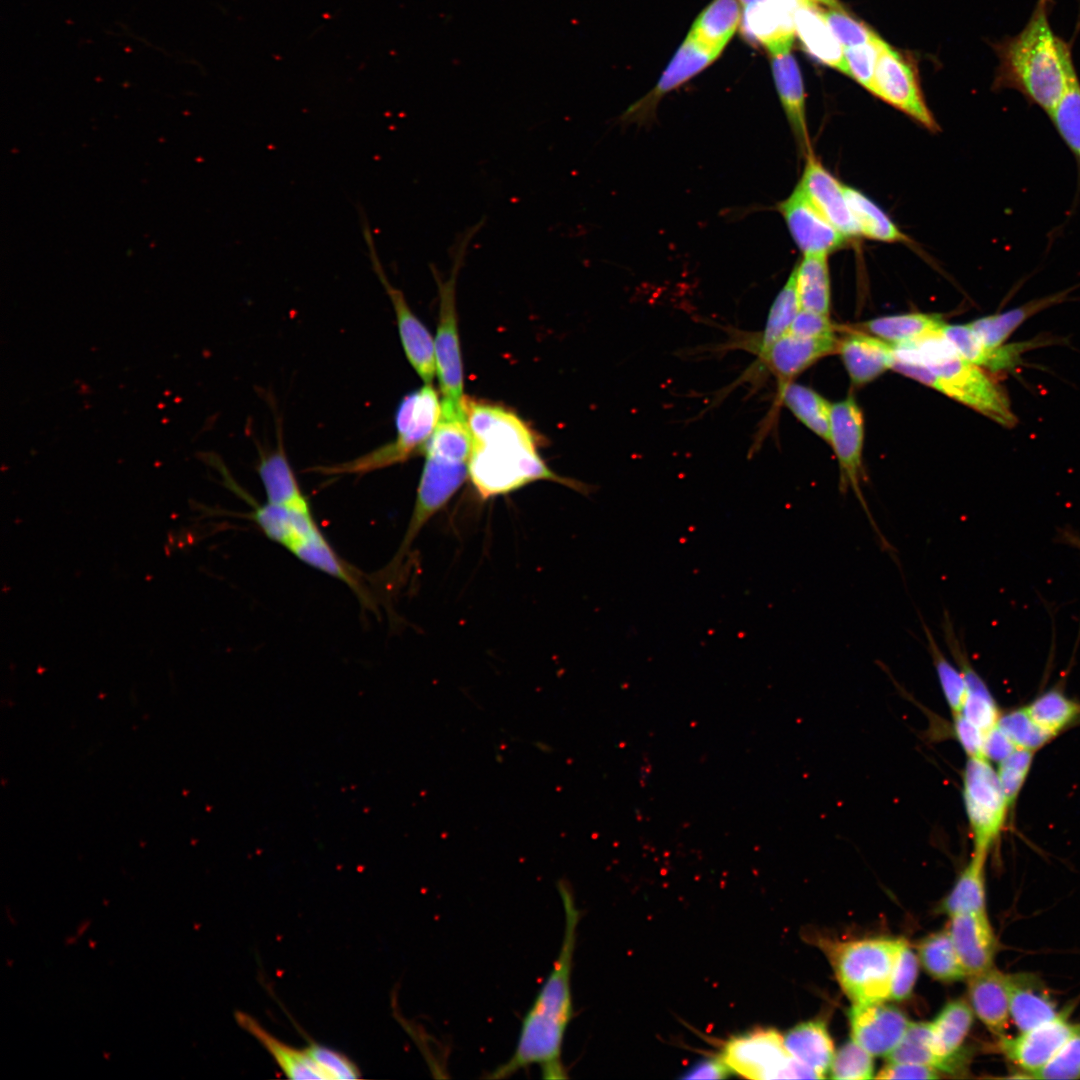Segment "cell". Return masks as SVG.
Instances as JSON below:
<instances>
[{
	"label": "cell",
	"mask_w": 1080,
	"mask_h": 1080,
	"mask_svg": "<svg viewBox=\"0 0 1080 1080\" xmlns=\"http://www.w3.org/2000/svg\"><path fill=\"white\" fill-rule=\"evenodd\" d=\"M968 1001L976 1017L998 1039L1009 1026V976L994 966L969 976Z\"/></svg>",
	"instance_id": "obj_23"
},
{
	"label": "cell",
	"mask_w": 1080,
	"mask_h": 1080,
	"mask_svg": "<svg viewBox=\"0 0 1080 1080\" xmlns=\"http://www.w3.org/2000/svg\"><path fill=\"white\" fill-rule=\"evenodd\" d=\"M885 41L881 38L874 42L844 48L845 73L871 91L877 60Z\"/></svg>",
	"instance_id": "obj_47"
},
{
	"label": "cell",
	"mask_w": 1080,
	"mask_h": 1080,
	"mask_svg": "<svg viewBox=\"0 0 1080 1080\" xmlns=\"http://www.w3.org/2000/svg\"><path fill=\"white\" fill-rule=\"evenodd\" d=\"M834 332L835 327L829 315L800 309L787 333L802 337H815Z\"/></svg>",
	"instance_id": "obj_53"
},
{
	"label": "cell",
	"mask_w": 1080,
	"mask_h": 1080,
	"mask_svg": "<svg viewBox=\"0 0 1080 1080\" xmlns=\"http://www.w3.org/2000/svg\"><path fill=\"white\" fill-rule=\"evenodd\" d=\"M485 218L469 227L455 242L452 248V266L445 279L434 265V275L439 293V320L434 339L436 374L439 378L442 394V410L464 413L463 365L458 333L456 309V285L459 271L464 264L468 246L475 234L483 226Z\"/></svg>",
	"instance_id": "obj_7"
},
{
	"label": "cell",
	"mask_w": 1080,
	"mask_h": 1080,
	"mask_svg": "<svg viewBox=\"0 0 1080 1080\" xmlns=\"http://www.w3.org/2000/svg\"><path fill=\"white\" fill-rule=\"evenodd\" d=\"M997 726L1016 748L1034 752L1054 737L1032 719L1026 707L1001 715Z\"/></svg>",
	"instance_id": "obj_45"
},
{
	"label": "cell",
	"mask_w": 1080,
	"mask_h": 1080,
	"mask_svg": "<svg viewBox=\"0 0 1080 1080\" xmlns=\"http://www.w3.org/2000/svg\"><path fill=\"white\" fill-rule=\"evenodd\" d=\"M906 941L866 938L825 944L840 987L852 1004L890 999L893 971Z\"/></svg>",
	"instance_id": "obj_6"
},
{
	"label": "cell",
	"mask_w": 1080,
	"mask_h": 1080,
	"mask_svg": "<svg viewBox=\"0 0 1080 1080\" xmlns=\"http://www.w3.org/2000/svg\"><path fill=\"white\" fill-rule=\"evenodd\" d=\"M822 13L833 34L844 48L880 39L870 28L846 14L843 9L829 8Z\"/></svg>",
	"instance_id": "obj_50"
},
{
	"label": "cell",
	"mask_w": 1080,
	"mask_h": 1080,
	"mask_svg": "<svg viewBox=\"0 0 1080 1080\" xmlns=\"http://www.w3.org/2000/svg\"><path fill=\"white\" fill-rule=\"evenodd\" d=\"M720 54L721 52L707 47L687 34L657 84L623 113L622 120L638 123L647 121L665 95L707 68Z\"/></svg>",
	"instance_id": "obj_15"
},
{
	"label": "cell",
	"mask_w": 1080,
	"mask_h": 1080,
	"mask_svg": "<svg viewBox=\"0 0 1080 1080\" xmlns=\"http://www.w3.org/2000/svg\"><path fill=\"white\" fill-rule=\"evenodd\" d=\"M257 471L265 489L267 503L301 512H312L281 444L270 454L261 457Z\"/></svg>",
	"instance_id": "obj_29"
},
{
	"label": "cell",
	"mask_w": 1080,
	"mask_h": 1080,
	"mask_svg": "<svg viewBox=\"0 0 1080 1080\" xmlns=\"http://www.w3.org/2000/svg\"><path fill=\"white\" fill-rule=\"evenodd\" d=\"M795 33L806 52L823 65L845 73L844 47L837 40L822 10L801 0L794 14Z\"/></svg>",
	"instance_id": "obj_25"
},
{
	"label": "cell",
	"mask_w": 1080,
	"mask_h": 1080,
	"mask_svg": "<svg viewBox=\"0 0 1080 1080\" xmlns=\"http://www.w3.org/2000/svg\"><path fill=\"white\" fill-rule=\"evenodd\" d=\"M305 1050L328 1080L357 1079L360 1077V1071L356 1064L336 1050L315 1042H310Z\"/></svg>",
	"instance_id": "obj_51"
},
{
	"label": "cell",
	"mask_w": 1080,
	"mask_h": 1080,
	"mask_svg": "<svg viewBox=\"0 0 1080 1080\" xmlns=\"http://www.w3.org/2000/svg\"><path fill=\"white\" fill-rule=\"evenodd\" d=\"M1015 749H1017L1016 746L998 726L991 730L986 736L984 754L989 760L999 763Z\"/></svg>",
	"instance_id": "obj_56"
},
{
	"label": "cell",
	"mask_w": 1080,
	"mask_h": 1080,
	"mask_svg": "<svg viewBox=\"0 0 1080 1080\" xmlns=\"http://www.w3.org/2000/svg\"><path fill=\"white\" fill-rule=\"evenodd\" d=\"M805 1L811 2V3H814V4L825 5L828 8H832V9H842L841 4L839 3L838 0H805Z\"/></svg>",
	"instance_id": "obj_58"
},
{
	"label": "cell",
	"mask_w": 1080,
	"mask_h": 1080,
	"mask_svg": "<svg viewBox=\"0 0 1080 1080\" xmlns=\"http://www.w3.org/2000/svg\"><path fill=\"white\" fill-rule=\"evenodd\" d=\"M464 408L472 436L468 478L482 499L543 480L585 494L590 491V487L558 475L545 464L533 431L511 410L466 397Z\"/></svg>",
	"instance_id": "obj_2"
},
{
	"label": "cell",
	"mask_w": 1080,
	"mask_h": 1080,
	"mask_svg": "<svg viewBox=\"0 0 1080 1080\" xmlns=\"http://www.w3.org/2000/svg\"><path fill=\"white\" fill-rule=\"evenodd\" d=\"M794 269L800 308L829 315L831 285L828 255H804Z\"/></svg>",
	"instance_id": "obj_37"
},
{
	"label": "cell",
	"mask_w": 1080,
	"mask_h": 1080,
	"mask_svg": "<svg viewBox=\"0 0 1080 1080\" xmlns=\"http://www.w3.org/2000/svg\"><path fill=\"white\" fill-rule=\"evenodd\" d=\"M839 339L835 332L815 337L786 333L759 358L784 384L821 358L837 352Z\"/></svg>",
	"instance_id": "obj_20"
},
{
	"label": "cell",
	"mask_w": 1080,
	"mask_h": 1080,
	"mask_svg": "<svg viewBox=\"0 0 1080 1080\" xmlns=\"http://www.w3.org/2000/svg\"><path fill=\"white\" fill-rule=\"evenodd\" d=\"M893 346L892 370L968 406L1002 426L1010 428L1016 424V417L1003 388L984 369L962 357L942 330Z\"/></svg>",
	"instance_id": "obj_4"
},
{
	"label": "cell",
	"mask_w": 1080,
	"mask_h": 1080,
	"mask_svg": "<svg viewBox=\"0 0 1080 1080\" xmlns=\"http://www.w3.org/2000/svg\"><path fill=\"white\" fill-rule=\"evenodd\" d=\"M778 210L804 255H828L841 248L848 239L815 207L798 185L778 204Z\"/></svg>",
	"instance_id": "obj_16"
},
{
	"label": "cell",
	"mask_w": 1080,
	"mask_h": 1080,
	"mask_svg": "<svg viewBox=\"0 0 1080 1080\" xmlns=\"http://www.w3.org/2000/svg\"><path fill=\"white\" fill-rule=\"evenodd\" d=\"M739 0H712L693 22L689 35L707 47L722 52L741 24Z\"/></svg>",
	"instance_id": "obj_32"
},
{
	"label": "cell",
	"mask_w": 1080,
	"mask_h": 1080,
	"mask_svg": "<svg viewBox=\"0 0 1080 1080\" xmlns=\"http://www.w3.org/2000/svg\"><path fill=\"white\" fill-rule=\"evenodd\" d=\"M1080 1033V1023H1072L1068 1012L1061 1011L1050 1021L1015 1037L999 1039L1000 1051L1007 1059L1032 1078L1073 1036Z\"/></svg>",
	"instance_id": "obj_14"
},
{
	"label": "cell",
	"mask_w": 1080,
	"mask_h": 1080,
	"mask_svg": "<svg viewBox=\"0 0 1080 1080\" xmlns=\"http://www.w3.org/2000/svg\"><path fill=\"white\" fill-rule=\"evenodd\" d=\"M844 191L860 235L889 243L905 241V235L871 199L852 187L844 186Z\"/></svg>",
	"instance_id": "obj_39"
},
{
	"label": "cell",
	"mask_w": 1080,
	"mask_h": 1080,
	"mask_svg": "<svg viewBox=\"0 0 1080 1080\" xmlns=\"http://www.w3.org/2000/svg\"><path fill=\"white\" fill-rule=\"evenodd\" d=\"M235 1019L237 1024L271 1055L286 1077L294 1080L326 1079L305 1049H297L282 1042L247 1013L238 1011L235 1013Z\"/></svg>",
	"instance_id": "obj_27"
},
{
	"label": "cell",
	"mask_w": 1080,
	"mask_h": 1080,
	"mask_svg": "<svg viewBox=\"0 0 1080 1080\" xmlns=\"http://www.w3.org/2000/svg\"><path fill=\"white\" fill-rule=\"evenodd\" d=\"M766 1H769V0H739L742 8L748 7V6H751V5H755V4H759V3H763V2H766Z\"/></svg>",
	"instance_id": "obj_60"
},
{
	"label": "cell",
	"mask_w": 1080,
	"mask_h": 1080,
	"mask_svg": "<svg viewBox=\"0 0 1080 1080\" xmlns=\"http://www.w3.org/2000/svg\"><path fill=\"white\" fill-rule=\"evenodd\" d=\"M948 931L968 977L994 966L998 941L987 911L950 916Z\"/></svg>",
	"instance_id": "obj_19"
},
{
	"label": "cell",
	"mask_w": 1080,
	"mask_h": 1080,
	"mask_svg": "<svg viewBox=\"0 0 1080 1080\" xmlns=\"http://www.w3.org/2000/svg\"><path fill=\"white\" fill-rule=\"evenodd\" d=\"M730 1070L720 1058L704 1059L690 1068L684 1079H722Z\"/></svg>",
	"instance_id": "obj_57"
},
{
	"label": "cell",
	"mask_w": 1080,
	"mask_h": 1080,
	"mask_svg": "<svg viewBox=\"0 0 1080 1080\" xmlns=\"http://www.w3.org/2000/svg\"><path fill=\"white\" fill-rule=\"evenodd\" d=\"M1079 158H1080V156H1079Z\"/></svg>",
	"instance_id": "obj_61"
},
{
	"label": "cell",
	"mask_w": 1080,
	"mask_h": 1080,
	"mask_svg": "<svg viewBox=\"0 0 1080 1080\" xmlns=\"http://www.w3.org/2000/svg\"><path fill=\"white\" fill-rule=\"evenodd\" d=\"M791 49L781 48L768 54L781 105L799 150L806 156L812 148L806 122L805 94L801 73Z\"/></svg>",
	"instance_id": "obj_22"
},
{
	"label": "cell",
	"mask_w": 1080,
	"mask_h": 1080,
	"mask_svg": "<svg viewBox=\"0 0 1080 1080\" xmlns=\"http://www.w3.org/2000/svg\"><path fill=\"white\" fill-rule=\"evenodd\" d=\"M945 324L938 315L918 312L871 319L859 324L857 330L898 345L939 332Z\"/></svg>",
	"instance_id": "obj_33"
},
{
	"label": "cell",
	"mask_w": 1080,
	"mask_h": 1080,
	"mask_svg": "<svg viewBox=\"0 0 1080 1080\" xmlns=\"http://www.w3.org/2000/svg\"><path fill=\"white\" fill-rule=\"evenodd\" d=\"M837 352L856 386L872 382L891 369L894 361L891 343L857 329L839 339Z\"/></svg>",
	"instance_id": "obj_24"
},
{
	"label": "cell",
	"mask_w": 1080,
	"mask_h": 1080,
	"mask_svg": "<svg viewBox=\"0 0 1080 1080\" xmlns=\"http://www.w3.org/2000/svg\"><path fill=\"white\" fill-rule=\"evenodd\" d=\"M885 1057L888 1062L913 1063L950 1072L936 1052L931 1023H909L900 1042Z\"/></svg>",
	"instance_id": "obj_41"
},
{
	"label": "cell",
	"mask_w": 1080,
	"mask_h": 1080,
	"mask_svg": "<svg viewBox=\"0 0 1080 1080\" xmlns=\"http://www.w3.org/2000/svg\"><path fill=\"white\" fill-rule=\"evenodd\" d=\"M797 292L796 272H791L785 285L777 294L769 310L767 321L760 337L752 345L753 351L760 357L778 339L784 336L800 311Z\"/></svg>",
	"instance_id": "obj_40"
},
{
	"label": "cell",
	"mask_w": 1080,
	"mask_h": 1080,
	"mask_svg": "<svg viewBox=\"0 0 1080 1080\" xmlns=\"http://www.w3.org/2000/svg\"><path fill=\"white\" fill-rule=\"evenodd\" d=\"M936 1069L913 1063L888 1062L878 1072L879 1079H935Z\"/></svg>",
	"instance_id": "obj_55"
},
{
	"label": "cell",
	"mask_w": 1080,
	"mask_h": 1080,
	"mask_svg": "<svg viewBox=\"0 0 1080 1080\" xmlns=\"http://www.w3.org/2000/svg\"><path fill=\"white\" fill-rule=\"evenodd\" d=\"M986 854L973 852L953 888L940 905L949 916L986 911Z\"/></svg>",
	"instance_id": "obj_35"
},
{
	"label": "cell",
	"mask_w": 1080,
	"mask_h": 1080,
	"mask_svg": "<svg viewBox=\"0 0 1080 1080\" xmlns=\"http://www.w3.org/2000/svg\"><path fill=\"white\" fill-rule=\"evenodd\" d=\"M864 418L862 411L851 396L833 403L830 420L831 445L839 465V490L843 493L851 490L857 497L882 548L890 550L891 545L878 528L876 521L862 493L865 480L863 468Z\"/></svg>",
	"instance_id": "obj_11"
},
{
	"label": "cell",
	"mask_w": 1080,
	"mask_h": 1080,
	"mask_svg": "<svg viewBox=\"0 0 1080 1080\" xmlns=\"http://www.w3.org/2000/svg\"><path fill=\"white\" fill-rule=\"evenodd\" d=\"M1010 1017L1020 1032L1033 1029L1055 1018V1002L1027 974H1008Z\"/></svg>",
	"instance_id": "obj_28"
},
{
	"label": "cell",
	"mask_w": 1080,
	"mask_h": 1080,
	"mask_svg": "<svg viewBox=\"0 0 1080 1080\" xmlns=\"http://www.w3.org/2000/svg\"><path fill=\"white\" fill-rule=\"evenodd\" d=\"M873 1056L853 1039L835 1053L829 1068L830 1077L838 1080H867L873 1077Z\"/></svg>",
	"instance_id": "obj_46"
},
{
	"label": "cell",
	"mask_w": 1080,
	"mask_h": 1080,
	"mask_svg": "<svg viewBox=\"0 0 1080 1080\" xmlns=\"http://www.w3.org/2000/svg\"><path fill=\"white\" fill-rule=\"evenodd\" d=\"M927 648L933 661V665L943 691L945 700L952 712V716H958L967 696V685L961 670L953 665L943 654L930 628L922 621Z\"/></svg>",
	"instance_id": "obj_43"
},
{
	"label": "cell",
	"mask_w": 1080,
	"mask_h": 1080,
	"mask_svg": "<svg viewBox=\"0 0 1080 1080\" xmlns=\"http://www.w3.org/2000/svg\"><path fill=\"white\" fill-rule=\"evenodd\" d=\"M954 733L968 757H985L986 734L969 722L962 714L953 717Z\"/></svg>",
	"instance_id": "obj_54"
},
{
	"label": "cell",
	"mask_w": 1080,
	"mask_h": 1080,
	"mask_svg": "<svg viewBox=\"0 0 1080 1080\" xmlns=\"http://www.w3.org/2000/svg\"><path fill=\"white\" fill-rule=\"evenodd\" d=\"M1026 709L1032 719L1054 737L1080 716V703L1056 689L1041 694Z\"/></svg>",
	"instance_id": "obj_42"
},
{
	"label": "cell",
	"mask_w": 1080,
	"mask_h": 1080,
	"mask_svg": "<svg viewBox=\"0 0 1080 1080\" xmlns=\"http://www.w3.org/2000/svg\"><path fill=\"white\" fill-rule=\"evenodd\" d=\"M852 1039L872 1056H886L900 1042L909 1021L885 1002L853 1004L848 1013Z\"/></svg>",
	"instance_id": "obj_17"
},
{
	"label": "cell",
	"mask_w": 1080,
	"mask_h": 1080,
	"mask_svg": "<svg viewBox=\"0 0 1080 1080\" xmlns=\"http://www.w3.org/2000/svg\"><path fill=\"white\" fill-rule=\"evenodd\" d=\"M564 911V930L552 969L524 1015L512 1055L487 1074L508 1078L538 1066L544 1079H566L562 1060L565 1033L574 1015L571 978L580 911L569 883L557 882Z\"/></svg>",
	"instance_id": "obj_1"
},
{
	"label": "cell",
	"mask_w": 1080,
	"mask_h": 1080,
	"mask_svg": "<svg viewBox=\"0 0 1080 1080\" xmlns=\"http://www.w3.org/2000/svg\"><path fill=\"white\" fill-rule=\"evenodd\" d=\"M1057 132L1069 147L1080 156V80H1073L1048 114Z\"/></svg>",
	"instance_id": "obj_44"
},
{
	"label": "cell",
	"mask_w": 1080,
	"mask_h": 1080,
	"mask_svg": "<svg viewBox=\"0 0 1080 1080\" xmlns=\"http://www.w3.org/2000/svg\"><path fill=\"white\" fill-rule=\"evenodd\" d=\"M798 186L845 237L860 235L845 196L844 185L822 165L813 150L806 155Z\"/></svg>",
	"instance_id": "obj_18"
},
{
	"label": "cell",
	"mask_w": 1080,
	"mask_h": 1080,
	"mask_svg": "<svg viewBox=\"0 0 1080 1080\" xmlns=\"http://www.w3.org/2000/svg\"><path fill=\"white\" fill-rule=\"evenodd\" d=\"M1034 751L1015 749L999 762L998 779L1009 806H1012L1026 780L1033 762Z\"/></svg>",
	"instance_id": "obj_48"
},
{
	"label": "cell",
	"mask_w": 1080,
	"mask_h": 1080,
	"mask_svg": "<svg viewBox=\"0 0 1080 1080\" xmlns=\"http://www.w3.org/2000/svg\"><path fill=\"white\" fill-rule=\"evenodd\" d=\"M801 0H769L742 8L741 29L767 52L792 47L794 14Z\"/></svg>",
	"instance_id": "obj_21"
},
{
	"label": "cell",
	"mask_w": 1080,
	"mask_h": 1080,
	"mask_svg": "<svg viewBox=\"0 0 1080 1080\" xmlns=\"http://www.w3.org/2000/svg\"><path fill=\"white\" fill-rule=\"evenodd\" d=\"M1032 1078L1080 1079V1033L1068 1040Z\"/></svg>",
	"instance_id": "obj_49"
},
{
	"label": "cell",
	"mask_w": 1080,
	"mask_h": 1080,
	"mask_svg": "<svg viewBox=\"0 0 1080 1080\" xmlns=\"http://www.w3.org/2000/svg\"><path fill=\"white\" fill-rule=\"evenodd\" d=\"M1065 537L1069 544H1072L1080 552V537L1072 533H1065Z\"/></svg>",
	"instance_id": "obj_59"
},
{
	"label": "cell",
	"mask_w": 1080,
	"mask_h": 1080,
	"mask_svg": "<svg viewBox=\"0 0 1080 1080\" xmlns=\"http://www.w3.org/2000/svg\"><path fill=\"white\" fill-rule=\"evenodd\" d=\"M917 952L922 967L936 980L954 982L967 976L948 929L932 933L922 939L917 946Z\"/></svg>",
	"instance_id": "obj_38"
},
{
	"label": "cell",
	"mask_w": 1080,
	"mask_h": 1080,
	"mask_svg": "<svg viewBox=\"0 0 1080 1080\" xmlns=\"http://www.w3.org/2000/svg\"><path fill=\"white\" fill-rule=\"evenodd\" d=\"M942 333L966 360L992 372L1014 368L1020 354L1033 343H1017L991 347L986 345L967 324H945Z\"/></svg>",
	"instance_id": "obj_26"
},
{
	"label": "cell",
	"mask_w": 1080,
	"mask_h": 1080,
	"mask_svg": "<svg viewBox=\"0 0 1080 1080\" xmlns=\"http://www.w3.org/2000/svg\"><path fill=\"white\" fill-rule=\"evenodd\" d=\"M364 240L369 251V258L379 281L383 285L393 305L401 343L408 361L418 376L426 383L436 374L434 339L424 324L413 313L403 292L394 287L387 278L378 257L373 235L365 215L362 221Z\"/></svg>",
	"instance_id": "obj_12"
},
{
	"label": "cell",
	"mask_w": 1080,
	"mask_h": 1080,
	"mask_svg": "<svg viewBox=\"0 0 1080 1080\" xmlns=\"http://www.w3.org/2000/svg\"><path fill=\"white\" fill-rule=\"evenodd\" d=\"M870 92L925 128L931 131L938 129L924 101L913 64L886 42L877 60Z\"/></svg>",
	"instance_id": "obj_13"
},
{
	"label": "cell",
	"mask_w": 1080,
	"mask_h": 1080,
	"mask_svg": "<svg viewBox=\"0 0 1080 1080\" xmlns=\"http://www.w3.org/2000/svg\"><path fill=\"white\" fill-rule=\"evenodd\" d=\"M1053 6L1054 0H1036L1023 29L993 44L999 60L993 88L1016 90L1047 114L1078 78L1073 41L1056 34L1051 26Z\"/></svg>",
	"instance_id": "obj_3"
},
{
	"label": "cell",
	"mask_w": 1080,
	"mask_h": 1080,
	"mask_svg": "<svg viewBox=\"0 0 1080 1080\" xmlns=\"http://www.w3.org/2000/svg\"><path fill=\"white\" fill-rule=\"evenodd\" d=\"M721 1059L730 1071L748 1079H820L791 1056L784 1037L773 1029H758L731 1038Z\"/></svg>",
	"instance_id": "obj_9"
},
{
	"label": "cell",
	"mask_w": 1080,
	"mask_h": 1080,
	"mask_svg": "<svg viewBox=\"0 0 1080 1080\" xmlns=\"http://www.w3.org/2000/svg\"><path fill=\"white\" fill-rule=\"evenodd\" d=\"M252 518L271 540L285 547L299 560L322 572L332 570L338 555L330 546L312 512H301L265 503L257 506Z\"/></svg>",
	"instance_id": "obj_10"
},
{
	"label": "cell",
	"mask_w": 1080,
	"mask_h": 1080,
	"mask_svg": "<svg viewBox=\"0 0 1080 1080\" xmlns=\"http://www.w3.org/2000/svg\"><path fill=\"white\" fill-rule=\"evenodd\" d=\"M784 1044L793 1058L825 1077L834 1056V1045L824 1022L810 1020L790 1029Z\"/></svg>",
	"instance_id": "obj_30"
},
{
	"label": "cell",
	"mask_w": 1080,
	"mask_h": 1080,
	"mask_svg": "<svg viewBox=\"0 0 1080 1080\" xmlns=\"http://www.w3.org/2000/svg\"><path fill=\"white\" fill-rule=\"evenodd\" d=\"M974 1015L968 1001L957 999L948 1002L930 1022L936 1052L950 1072L959 1066V1049L972 1027Z\"/></svg>",
	"instance_id": "obj_31"
},
{
	"label": "cell",
	"mask_w": 1080,
	"mask_h": 1080,
	"mask_svg": "<svg viewBox=\"0 0 1080 1080\" xmlns=\"http://www.w3.org/2000/svg\"><path fill=\"white\" fill-rule=\"evenodd\" d=\"M919 959L906 942L897 959L891 982L890 999L901 1001L910 997L918 976Z\"/></svg>",
	"instance_id": "obj_52"
},
{
	"label": "cell",
	"mask_w": 1080,
	"mask_h": 1080,
	"mask_svg": "<svg viewBox=\"0 0 1080 1080\" xmlns=\"http://www.w3.org/2000/svg\"><path fill=\"white\" fill-rule=\"evenodd\" d=\"M441 413L442 404L437 391L431 384H425L407 394L399 403L395 413L396 437L393 441L349 462L315 467L313 470L325 475L363 474L403 463L417 454H423Z\"/></svg>",
	"instance_id": "obj_5"
},
{
	"label": "cell",
	"mask_w": 1080,
	"mask_h": 1080,
	"mask_svg": "<svg viewBox=\"0 0 1080 1080\" xmlns=\"http://www.w3.org/2000/svg\"><path fill=\"white\" fill-rule=\"evenodd\" d=\"M780 399L810 431L829 443L832 404L813 389L787 382L780 385Z\"/></svg>",
	"instance_id": "obj_36"
},
{
	"label": "cell",
	"mask_w": 1080,
	"mask_h": 1080,
	"mask_svg": "<svg viewBox=\"0 0 1080 1080\" xmlns=\"http://www.w3.org/2000/svg\"><path fill=\"white\" fill-rule=\"evenodd\" d=\"M962 795L975 853L988 855L999 839L1010 807L997 771L986 757H968Z\"/></svg>",
	"instance_id": "obj_8"
},
{
	"label": "cell",
	"mask_w": 1080,
	"mask_h": 1080,
	"mask_svg": "<svg viewBox=\"0 0 1080 1080\" xmlns=\"http://www.w3.org/2000/svg\"><path fill=\"white\" fill-rule=\"evenodd\" d=\"M1071 289L1033 300L1003 313L976 319L968 325L982 342L991 347L1003 345L1004 341L1033 314L1062 302Z\"/></svg>",
	"instance_id": "obj_34"
}]
</instances>
